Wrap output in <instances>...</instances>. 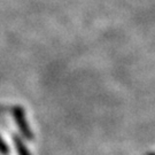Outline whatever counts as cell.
Returning a JSON list of instances; mask_svg holds the SVG:
<instances>
[{"label":"cell","instance_id":"1","mask_svg":"<svg viewBox=\"0 0 155 155\" xmlns=\"http://www.w3.org/2000/svg\"><path fill=\"white\" fill-rule=\"evenodd\" d=\"M12 114H13L15 123H16L21 134L23 136V138L28 139V140H32L33 132L31 131V127H29L28 121L25 118V113H24L23 107H21V106H14L12 108Z\"/></svg>","mask_w":155,"mask_h":155},{"label":"cell","instance_id":"2","mask_svg":"<svg viewBox=\"0 0 155 155\" xmlns=\"http://www.w3.org/2000/svg\"><path fill=\"white\" fill-rule=\"evenodd\" d=\"M13 141H14V145H15V148H16V152L18 155H31L30 150H28V147L25 146L24 141L20 136L14 134L13 136Z\"/></svg>","mask_w":155,"mask_h":155},{"label":"cell","instance_id":"3","mask_svg":"<svg viewBox=\"0 0 155 155\" xmlns=\"http://www.w3.org/2000/svg\"><path fill=\"white\" fill-rule=\"evenodd\" d=\"M0 154L2 155L9 154V148H8V146H7L5 140L1 138V136H0Z\"/></svg>","mask_w":155,"mask_h":155},{"label":"cell","instance_id":"4","mask_svg":"<svg viewBox=\"0 0 155 155\" xmlns=\"http://www.w3.org/2000/svg\"><path fill=\"white\" fill-rule=\"evenodd\" d=\"M150 155H155V154H150Z\"/></svg>","mask_w":155,"mask_h":155}]
</instances>
